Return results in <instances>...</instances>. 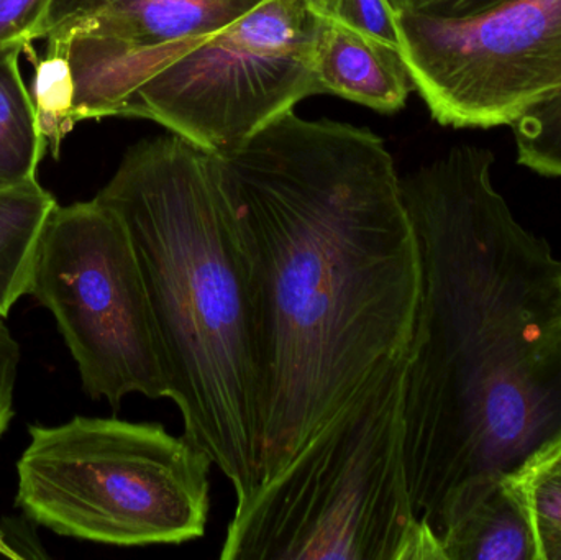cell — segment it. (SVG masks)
Returning <instances> with one entry per match:
<instances>
[{
    "instance_id": "20",
    "label": "cell",
    "mask_w": 561,
    "mask_h": 560,
    "mask_svg": "<svg viewBox=\"0 0 561 560\" xmlns=\"http://www.w3.org/2000/svg\"><path fill=\"white\" fill-rule=\"evenodd\" d=\"M20 347L5 319L0 316V437L9 430L13 420V395L19 375Z\"/></svg>"
},
{
    "instance_id": "9",
    "label": "cell",
    "mask_w": 561,
    "mask_h": 560,
    "mask_svg": "<svg viewBox=\"0 0 561 560\" xmlns=\"http://www.w3.org/2000/svg\"><path fill=\"white\" fill-rule=\"evenodd\" d=\"M265 0H51L39 26L46 49L68 56L75 121L114 115L138 78L222 32Z\"/></svg>"
},
{
    "instance_id": "14",
    "label": "cell",
    "mask_w": 561,
    "mask_h": 560,
    "mask_svg": "<svg viewBox=\"0 0 561 560\" xmlns=\"http://www.w3.org/2000/svg\"><path fill=\"white\" fill-rule=\"evenodd\" d=\"M507 480L526 506L539 560H561V434L534 450Z\"/></svg>"
},
{
    "instance_id": "5",
    "label": "cell",
    "mask_w": 561,
    "mask_h": 560,
    "mask_svg": "<svg viewBox=\"0 0 561 560\" xmlns=\"http://www.w3.org/2000/svg\"><path fill=\"white\" fill-rule=\"evenodd\" d=\"M16 462L15 505L65 538L118 548L206 535L213 459L160 423L76 416L32 424Z\"/></svg>"
},
{
    "instance_id": "21",
    "label": "cell",
    "mask_w": 561,
    "mask_h": 560,
    "mask_svg": "<svg viewBox=\"0 0 561 560\" xmlns=\"http://www.w3.org/2000/svg\"><path fill=\"white\" fill-rule=\"evenodd\" d=\"M0 556H5V558L10 559H23V556L19 555V552L7 542L5 535H3L2 532H0Z\"/></svg>"
},
{
    "instance_id": "15",
    "label": "cell",
    "mask_w": 561,
    "mask_h": 560,
    "mask_svg": "<svg viewBox=\"0 0 561 560\" xmlns=\"http://www.w3.org/2000/svg\"><path fill=\"white\" fill-rule=\"evenodd\" d=\"M23 53L35 66L30 95L39 132L46 147L51 148L53 157L58 158L62 140L76 127V84L71 62L59 49H46L45 58H38L32 45H26Z\"/></svg>"
},
{
    "instance_id": "12",
    "label": "cell",
    "mask_w": 561,
    "mask_h": 560,
    "mask_svg": "<svg viewBox=\"0 0 561 560\" xmlns=\"http://www.w3.org/2000/svg\"><path fill=\"white\" fill-rule=\"evenodd\" d=\"M58 203L38 181L0 187V316L28 295L39 237Z\"/></svg>"
},
{
    "instance_id": "16",
    "label": "cell",
    "mask_w": 561,
    "mask_h": 560,
    "mask_svg": "<svg viewBox=\"0 0 561 560\" xmlns=\"http://www.w3.org/2000/svg\"><path fill=\"white\" fill-rule=\"evenodd\" d=\"M513 128L519 164L561 180V91L524 115Z\"/></svg>"
},
{
    "instance_id": "13",
    "label": "cell",
    "mask_w": 561,
    "mask_h": 560,
    "mask_svg": "<svg viewBox=\"0 0 561 560\" xmlns=\"http://www.w3.org/2000/svg\"><path fill=\"white\" fill-rule=\"evenodd\" d=\"M22 53V45H0V187L38 181L36 171L46 148L20 72Z\"/></svg>"
},
{
    "instance_id": "6",
    "label": "cell",
    "mask_w": 561,
    "mask_h": 560,
    "mask_svg": "<svg viewBox=\"0 0 561 560\" xmlns=\"http://www.w3.org/2000/svg\"><path fill=\"white\" fill-rule=\"evenodd\" d=\"M28 295L51 312L92 400L117 411L130 395L168 398L140 263L114 210L95 197L58 204L39 237Z\"/></svg>"
},
{
    "instance_id": "18",
    "label": "cell",
    "mask_w": 561,
    "mask_h": 560,
    "mask_svg": "<svg viewBox=\"0 0 561 560\" xmlns=\"http://www.w3.org/2000/svg\"><path fill=\"white\" fill-rule=\"evenodd\" d=\"M51 0H0V45H32Z\"/></svg>"
},
{
    "instance_id": "19",
    "label": "cell",
    "mask_w": 561,
    "mask_h": 560,
    "mask_svg": "<svg viewBox=\"0 0 561 560\" xmlns=\"http://www.w3.org/2000/svg\"><path fill=\"white\" fill-rule=\"evenodd\" d=\"M507 2L511 0H388L394 13L445 20L471 19Z\"/></svg>"
},
{
    "instance_id": "8",
    "label": "cell",
    "mask_w": 561,
    "mask_h": 560,
    "mask_svg": "<svg viewBox=\"0 0 561 560\" xmlns=\"http://www.w3.org/2000/svg\"><path fill=\"white\" fill-rule=\"evenodd\" d=\"M396 26L438 124L514 127L561 91V0H511L460 20L396 13Z\"/></svg>"
},
{
    "instance_id": "3",
    "label": "cell",
    "mask_w": 561,
    "mask_h": 560,
    "mask_svg": "<svg viewBox=\"0 0 561 560\" xmlns=\"http://www.w3.org/2000/svg\"><path fill=\"white\" fill-rule=\"evenodd\" d=\"M95 199L137 253L183 434L243 505L262 483L259 312L213 155L174 134L140 141Z\"/></svg>"
},
{
    "instance_id": "17",
    "label": "cell",
    "mask_w": 561,
    "mask_h": 560,
    "mask_svg": "<svg viewBox=\"0 0 561 560\" xmlns=\"http://www.w3.org/2000/svg\"><path fill=\"white\" fill-rule=\"evenodd\" d=\"M319 19L342 23L399 48L396 13L388 0H304Z\"/></svg>"
},
{
    "instance_id": "7",
    "label": "cell",
    "mask_w": 561,
    "mask_h": 560,
    "mask_svg": "<svg viewBox=\"0 0 561 560\" xmlns=\"http://www.w3.org/2000/svg\"><path fill=\"white\" fill-rule=\"evenodd\" d=\"M319 19L304 0H265L137 79L114 117H140L210 151L230 150L317 92Z\"/></svg>"
},
{
    "instance_id": "4",
    "label": "cell",
    "mask_w": 561,
    "mask_h": 560,
    "mask_svg": "<svg viewBox=\"0 0 561 560\" xmlns=\"http://www.w3.org/2000/svg\"><path fill=\"white\" fill-rule=\"evenodd\" d=\"M409 354V351H408ZM408 354L362 390L243 505L224 560H444L404 460Z\"/></svg>"
},
{
    "instance_id": "1",
    "label": "cell",
    "mask_w": 561,
    "mask_h": 560,
    "mask_svg": "<svg viewBox=\"0 0 561 560\" xmlns=\"http://www.w3.org/2000/svg\"><path fill=\"white\" fill-rule=\"evenodd\" d=\"M210 155L252 265L263 483L408 354L421 252L401 176L368 128L289 111Z\"/></svg>"
},
{
    "instance_id": "11",
    "label": "cell",
    "mask_w": 561,
    "mask_h": 560,
    "mask_svg": "<svg viewBox=\"0 0 561 560\" xmlns=\"http://www.w3.org/2000/svg\"><path fill=\"white\" fill-rule=\"evenodd\" d=\"M444 560H539L526 506L507 476L488 483L440 538Z\"/></svg>"
},
{
    "instance_id": "10",
    "label": "cell",
    "mask_w": 561,
    "mask_h": 560,
    "mask_svg": "<svg viewBox=\"0 0 561 560\" xmlns=\"http://www.w3.org/2000/svg\"><path fill=\"white\" fill-rule=\"evenodd\" d=\"M312 61L319 94L339 95L382 114L404 107L414 88L399 48L332 20L317 23Z\"/></svg>"
},
{
    "instance_id": "2",
    "label": "cell",
    "mask_w": 561,
    "mask_h": 560,
    "mask_svg": "<svg viewBox=\"0 0 561 560\" xmlns=\"http://www.w3.org/2000/svg\"><path fill=\"white\" fill-rule=\"evenodd\" d=\"M458 145L401 178L422 288L404 387L417 518L440 541L468 503L561 434V260Z\"/></svg>"
}]
</instances>
